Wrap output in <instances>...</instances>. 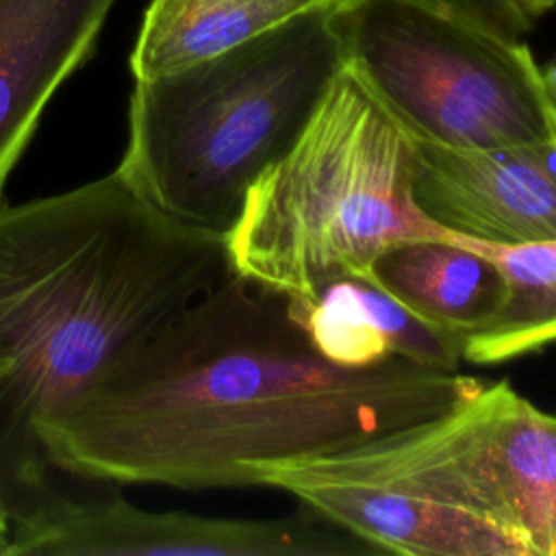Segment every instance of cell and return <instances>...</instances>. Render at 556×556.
Listing matches in <instances>:
<instances>
[{"instance_id":"6","label":"cell","mask_w":556,"mask_h":556,"mask_svg":"<svg viewBox=\"0 0 556 556\" xmlns=\"http://www.w3.org/2000/svg\"><path fill=\"white\" fill-rule=\"evenodd\" d=\"M271 476L356 482L410 493L476 515L530 556H556V415L506 380L447 413Z\"/></svg>"},{"instance_id":"15","label":"cell","mask_w":556,"mask_h":556,"mask_svg":"<svg viewBox=\"0 0 556 556\" xmlns=\"http://www.w3.org/2000/svg\"><path fill=\"white\" fill-rule=\"evenodd\" d=\"M454 13L471 24L493 30L508 39H521L532 30L534 17L519 0H419Z\"/></svg>"},{"instance_id":"7","label":"cell","mask_w":556,"mask_h":556,"mask_svg":"<svg viewBox=\"0 0 556 556\" xmlns=\"http://www.w3.org/2000/svg\"><path fill=\"white\" fill-rule=\"evenodd\" d=\"M363 539L306 506L280 519L148 510L122 493L56 486L11 517L7 556H361Z\"/></svg>"},{"instance_id":"10","label":"cell","mask_w":556,"mask_h":556,"mask_svg":"<svg viewBox=\"0 0 556 556\" xmlns=\"http://www.w3.org/2000/svg\"><path fill=\"white\" fill-rule=\"evenodd\" d=\"M265 486L295 495L308 508L363 539L380 554L530 556L517 539L497 526L410 493L291 476H271Z\"/></svg>"},{"instance_id":"17","label":"cell","mask_w":556,"mask_h":556,"mask_svg":"<svg viewBox=\"0 0 556 556\" xmlns=\"http://www.w3.org/2000/svg\"><path fill=\"white\" fill-rule=\"evenodd\" d=\"M523 4V9L536 20L539 15H543L545 11L556 7V0H519Z\"/></svg>"},{"instance_id":"5","label":"cell","mask_w":556,"mask_h":556,"mask_svg":"<svg viewBox=\"0 0 556 556\" xmlns=\"http://www.w3.org/2000/svg\"><path fill=\"white\" fill-rule=\"evenodd\" d=\"M332 17L345 67L417 141L478 150L556 137L521 39L419 0H345Z\"/></svg>"},{"instance_id":"2","label":"cell","mask_w":556,"mask_h":556,"mask_svg":"<svg viewBox=\"0 0 556 556\" xmlns=\"http://www.w3.org/2000/svg\"><path fill=\"white\" fill-rule=\"evenodd\" d=\"M230 271L226 235L165 215L117 169L0 202V502L9 517L54 486L50 432Z\"/></svg>"},{"instance_id":"14","label":"cell","mask_w":556,"mask_h":556,"mask_svg":"<svg viewBox=\"0 0 556 556\" xmlns=\"http://www.w3.org/2000/svg\"><path fill=\"white\" fill-rule=\"evenodd\" d=\"M445 237L489 258L504 278V300L465 339L463 361L493 365L556 343V239L506 245L447 230Z\"/></svg>"},{"instance_id":"1","label":"cell","mask_w":556,"mask_h":556,"mask_svg":"<svg viewBox=\"0 0 556 556\" xmlns=\"http://www.w3.org/2000/svg\"><path fill=\"white\" fill-rule=\"evenodd\" d=\"M484 380L404 358L324 356L291 295L230 271L109 371L50 432L56 471L182 491L265 486L463 404Z\"/></svg>"},{"instance_id":"16","label":"cell","mask_w":556,"mask_h":556,"mask_svg":"<svg viewBox=\"0 0 556 556\" xmlns=\"http://www.w3.org/2000/svg\"><path fill=\"white\" fill-rule=\"evenodd\" d=\"M9 541H11V517L0 502V556H7Z\"/></svg>"},{"instance_id":"18","label":"cell","mask_w":556,"mask_h":556,"mask_svg":"<svg viewBox=\"0 0 556 556\" xmlns=\"http://www.w3.org/2000/svg\"><path fill=\"white\" fill-rule=\"evenodd\" d=\"M543 80H545V89H547V96H549V102L556 111V65L543 70Z\"/></svg>"},{"instance_id":"4","label":"cell","mask_w":556,"mask_h":556,"mask_svg":"<svg viewBox=\"0 0 556 556\" xmlns=\"http://www.w3.org/2000/svg\"><path fill=\"white\" fill-rule=\"evenodd\" d=\"M415 137L348 70L298 141L248 189L226 232L232 271L311 302L339 278H363L404 239H434L410 198Z\"/></svg>"},{"instance_id":"3","label":"cell","mask_w":556,"mask_h":556,"mask_svg":"<svg viewBox=\"0 0 556 556\" xmlns=\"http://www.w3.org/2000/svg\"><path fill=\"white\" fill-rule=\"evenodd\" d=\"M345 52L332 11L137 78L115 169L165 215L226 235L252 182L298 141Z\"/></svg>"},{"instance_id":"13","label":"cell","mask_w":556,"mask_h":556,"mask_svg":"<svg viewBox=\"0 0 556 556\" xmlns=\"http://www.w3.org/2000/svg\"><path fill=\"white\" fill-rule=\"evenodd\" d=\"M345 0H152L132 52V78L167 74L254 37L300 15L334 11Z\"/></svg>"},{"instance_id":"11","label":"cell","mask_w":556,"mask_h":556,"mask_svg":"<svg viewBox=\"0 0 556 556\" xmlns=\"http://www.w3.org/2000/svg\"><path fill=\"white\" fill-rule=\"evenodd\" d=\"M291 302L315 348L341 365L367 367L397 356L458 371L463 361V337L421 321L365 278H339L311 302Z\"/></svg>"},{"instance_id":"12","label":"cell","mask_w":556,"mask_h":556,"mask_svg":"<svg viewBox=\"0 0 556 556\" xmlns=\"http://www.w3.org/2000/svg\"><path fill=\"white\" fill-rule=\"evenodd\" d=\"M421 321L467 339L504 300V278L484 256L443 237L404 239L363 276Z\"/></svg>"},{"instance_id":"8","label":"cell","mask_w":556,"mask_h":556,"mask_svg":"<svg viewBox=\"0 0 556 556\" xmlns=\"http://www.w3.org/2000/svg\"><path fill=\"white\" fill-rule=\"evenodd\" d=\"M410 198L432 224L469 239H556V137L478 150L417 141Z\"/></svg>"},{"instance_id":"9","label":"cell","mask_w":556,"mask_h":556,"mask_svg":"<svg viewBox=\"0 0 556 556\" xmlns=\"http://www.w3.org/2000/svg\"><path fill=\"white\" fill-rule=\"evenodd\" d=\"M117 0H0V202L59 87L85 65Z\"/></svg>"}]
</instances>
